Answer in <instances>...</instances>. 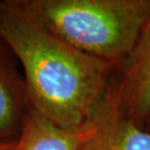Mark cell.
I'll use <instances>...</instances> for the list:
<instances>
[{
  "mask_svg": "<svg viewBox=\"0 0 150 150\" xmlns=\"http://www.w3.org/2000/svg\"><path fill=\"white\" fill-rule=\"evenodd\" d=\"M12 55L0 40V142L17 139L28 110L25 80Z\"/></svg>",
  "mask_w": 150,
  "mask_h": 150,
  "instance_id": "6",
  "label": "cell"
},
{
  "mask_svg": "<svg viewBox=\"0 0 150 150\" xmlns=\"http://www.w3.org/2000/svg\"><path fill=\"white\" fill-rule=\"evenodd\" d=\"M94 132L81 150H150V132L122 112L112 92L93 117Z\"/></svg>",
  "mask_w": 150,
  "mask_h": 150,
  "instance_id": "3",
  "label": "cell"
},
{
  "mask_svg": "<svg viewBox=\"0 0 150 150\" xmlns=\"http://www.w3.org/2000/svg\"><path fill=\"white\" fill-rule=\"evenodd\" d=\"M112 94L120 109L137 124L150 116V20L128 57L121 85Z\"/></svg>",
  "mask_w": 150,
  "mask_h": 150,
  "instance_id": "4",
  "label": "cell"
},
{
  "mask_svg": "<svg viewBox=\"0 0 150 150\" xmlns=\"http://www.w3.org/2000/svg\"><path fill=\"white\" fill-rule=\"evenodd\" d=\"M93 132V119L80 128L65 129L28 107L11 150H81Z\"/></svg>",
  "mask_w": 150,
  "mask_h": 150,
  "instance_id": "5",
  "label": "cell"
},
{
  "mask_svg": "<svg viewBox=\"0 0 150 150\" xmlns=\"http://www.w3.org/2000/svg\"><path fill=\"white\" fill-rule=\"evenodd\" d=\"M45 30L115 64L128 58L146 23L150 0H15Z\"/></svg>",
  "mask_w": 150,
  "mask_h": 150,
  "instance_id": "2",
  "label": "cell"
},
{
  "mask_svg": "<svg viewBox=\"0 0 150 150\" xmlns=\"http://www.w3.org/2000/svg\"><path fill=\"white\" fill-rule=\"evenodd\" d=\"M15 142H16V140H15ZM15 142H0V150H11L15 144Z\"/></svg>",
  "mask_w": 150,
  "mask_h": 150,
  "instance_id": "7",
  "label": "cell"
},
{
  "mask_svg": "<svg viewBox=\"0 0 150 150\" xmlns=\"http://www.w3.org/2000/svg\"><path fill=\"white\" fill-rule=\"evenodd\" d=\"M0 40L23 68L28 107L65 129L87 124L105 100L113 64L71 47L0 1Z\"/></svg>",
  "mask_w": 150,
  "mask_h": 150,
  "instance_id": "1",
  "label": "cell"
}]
</instances>
